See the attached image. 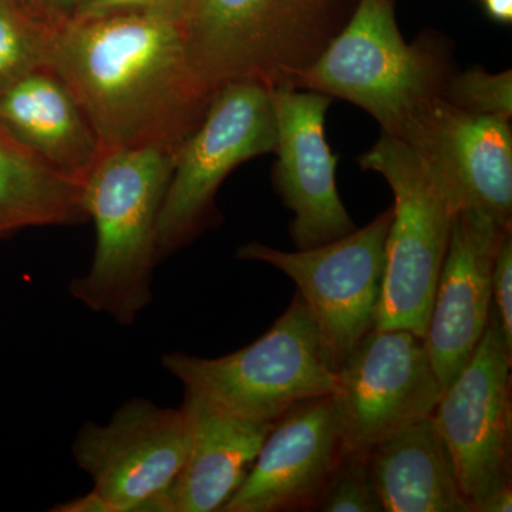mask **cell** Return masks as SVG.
Returning a JSON list of instances; mask_svg holds the SVG:
<instances>
[{"instance_id":"1","label":"cell","mask_w":512,"mask_h":512,"mask_svg":"<svg viewBox=\"0 0 512 512\" xmlns=\"http://www.w3.org/2000/svg\"><path fill=\"white\" fill-rule=\"evenodd\" d=\"M181 3L70 19L53 30L49 66L103 151L150 147L175 154L210 106L215 92L192 66Z\"/></svg>"},{"instance_id":"2","label":"cell","mask_w":512,"mask_h":512,"mask_svg":"<svg viewBox=\"0 0 512 512\" xmlns=\"http://www.w3.org/2000/svg\"><path fill=\"white\" fill-rule=\"evenodd\" d=\"M174 154L158 148L104 150L84 177V207L96 228L87 274L70 293L90 311L130 326L153 301L158 218Z\"/></svg>"},{"instance_id":"3","label":"cell","mask_w":512,"mask_h":512,"mask_svg":"<svg viewBox=\"0 0 512 512\" xmlns=\"http://www.w3.org/2000/svg\"><path fill=\"white\" fill-rule=\"evenodd\" d=\"M448 77L439 50L403 39L390 0H360L292 87L350 101L375 117L382 133L404 141L443 96Z\"/></svg>"},{"instance_id":"4","label":"cell","mask_w":512,"mask_h":512,"mask_svg":"<svg viewBox=\"0 0 512 512\" xmlns=\"http://www.w3.org/2000/svg\"><path fill=\"white\" fill-rule=\"evenodd\" d=\"M332 0H183L188 55L215 92L235 82L293 86L329 40Z\"/></svg>"},{"instance_id":"5","label":"cell","mask_w":512,"mask_h":512,"mask_svg":"<svg viewBox=\"0 0 512 512\" xmlns=\"http://www.w3.org/2000/svg\"><path fill=\"white\" fill-rule=\"evenodd\" d=\"M163 366L184 392L266 423H274L296 403L333 396L338 387V372L318 323L298 293L251 345L215 359L168 353Z\"/></svg>"},{"instance_id":"6","label":"cell","mask_w":512,"mask_h":512,"mask_svg":"<svg viewBox=\"0 0 512 512\" xmlns=\"http://www.w3.org/2000/svg\"><path fill=\"white\" fill-rule=\"evenodd\" d=\"M382 175L394 205L376 329H406L424 338L456 207L412 146L382 133L359 160Z\"/></svg>"},{"instance_id":"7","label":"cell","mask_w":512,"mask_h":512,"mask_svg":"<svg viewBox=\"0 0 512 512\" xmlns=\"http://www.w3.org/2000/svg\"><path fill=\"white\" fill-rule=\"evenodd\" d=\"M271 87L235 82L215 90L197 128L175 151L158 218L160 258L187 247L215 221V195L238 165L274 153Z\"/></svg>"},{"instance_id":"8","label":"cell","mask_w":512,"mask_h":512,"mask_svg":"<svg viewBox=\"0 0 512 512\" xmlns=\"http://www.w3.org/2000/svg\"><path fill=\"white\" fill-rule=\"evenodd\" d=\"M393 210L325 245L286 252L251 242L237 258L275 266L298 286L318 323L336 372L370 330L382 293Z\"/></svg>"},{"instance_id":"9","label":"cell","mask_w":512,"mask_h":512,"mask_svg":"<svg viewBox=\"0 0 512 512\" xmlns=\"http://www.w3.org/2000/svg\"><path fill=\"white\" fill-rule=\"evenodd\" d=\"M184 407L133 399L109 423L84 424L73 456L106 512H168V494L190 447Z\"/></svg>"},{"instance_id":"10","label":"cell","mask_w":512,"mask_h":512,"mask_svg":"<svg viewBox=\"0 0 512 512\" xmlns=\"http://www.w3.org/2000/svg\"><path fill=\"white\" fill-rule=\"evenodd\" d=\"M444 387L423 339L406 329H372L338 369L333 403L343 456L367 458L397 431L426 419Z\"/></svg>"},{"instance_id":"11","label":"cell","mask_w":512,"mask_h":512,"mask_svg":"<svg viewBox=\"0 0 512 512\" xmlns=\"http://www.w3.org/2000/svg\"><path fill=\"white\" fill-rule=\"evenodd\" d=\"M511 365L512 353L490 315L473 356L431 413L470 512L511 484Z\"/></svg>"},{"instance_id":"12","label":"cell","mask_w":512,"mask_h":512,"mask_svg":"<svg viewBox=\"0 0 512 512\" xmlns=\"http://www.w3.org/2000/svg\"><path fill=\"white\" fill-rule=\"evenodd\" d=\"M276 117L274 184L293 212L296 249L328 244L355 231L336 185L338 157L325 136L332 97L301 89L271 87Z\"/></svg>"},{"instance_id":"13","label":"cell","mask_w":512,"mask_h":512,"mask_svg":"<svg viewBox=\"0 0 512 512\" xmlns=\"http://www.w3.org/2000/svg\"><path fill=\"white\" fill-rule=\"evenodd\" d=\"M429 165L457 211L511 228L512 131L507 120L468 113L443 97L404 140Z\"/></svg>"},{"instance_id":"14","label":"cell","mask_w":512,"mask_h":512,"mask_svg":"<svg viewBox=\"0 0 512 512\" xmlns=\"http://www.w3.org/2000/svg\"><path fill=\"white\" fill-rule=\"evenodd\" d=\"M342 458L333 397L296 403L275 421L247 478L221 512L315 510Z\"/></svg>"},{"instance_id":"15","label":"cell","mask_w":512,"mask_h":512,"mask_svg":"<svg viewBox=\"0 0 512 512\" xmlns=\"http://www.w3.org/2000/svg\"><path fill=\"white\" fill-rule=\"evenodd\" d=\"M508 231L480 212H456L423 338L444 389L466 367L490 323L494 259Z\"/></svg>"},{"instance_id":"16","label":"cell","mask_w":512,"mask_h":512,"mask_svg":"<svg viewBox=\"0 0 512 512\" xmlns=\"http://www.w3.org/2000/svg\"><path fill=\"white\" fill-rule=\"evenodd\" d=\"M190 447L168 494V512L222 511L254 466L274 423L245 419L184 392Z\"/></svg>"},{"instance_id":"17","label":"cell","mask_w":512,"mask_h":512,"mask_svg":"<svg viewBox=\"0 0 512 512\" xmlns=\"http://www.w3.org/2000/svg\"><path fill=\"white\" fill-rule=\"evenodd\" d=\"M0 128L43 163L80 180L103 153L82 107L50 66L0 90Z\"/></svg>"},{"instance_id":"18","label":"cell","mask_w":512,"mask_h":512,"mask_svg":"<svg viewBox=\"0 0 512 512\" xmlns=\"http://www.w3.org/2000/svg\"><path fill=\"white\" fill-rule=\"evenodd\" d=\"M367 466L384 512H470L431 416L373 448Z\"/></svg>"},{"instance_id":"19","label":"cell","mask_w":512,"mask_h":512,"mask_svg":"<svg viewBox=\"0 0 512 512\" xmlns=\"http://www.w3.org/2000/svg\"><path fill=\"white\" fill-rule=\"evenodd\" d=\"M84 222V180L43 163L0 128V238Z\"/></svg>"},{"instance_id":"20","label":"cell","mask_w":512,"mask_h":512,"mask_svg":"<svg viewBox=\"0 0 512 512\" xmlns=\"http://www.w3.org/2000/svg\"><path fill=\"white\" fill-rule=\"evenodd\" d=\"M55 28L22 0H0V90L49 66Z\"/></svg>"},{"instance_id":"21","label":"cell","mask_w":512,"mask_h":512,"mask_svg":"<svg viewBox=\"0 0 512 512\" xmlns=\"http://www.w3.org/2000/svg\"><path fill=\"white\" fill-rule=\"evenodd\" d=\"M441 97L468 113L510 121L512 117L511 70L488 73L485 70L473 69L448 77Z\"/></svg>"},{"instance_id":"22","label":"cell","mask_w":512,"mask_h":512,"mask_svg":"<svg viewBox=\"0 0 512 512\" xmlns=\"http://www.w3.org/2000/svg\"><path fill=\"white\" fill-rule=\"evenodd\" d=\"M315 510L322 512L383 511L375 484L370 476L367 458L343 456L320 495Z\"/></svg>"},{"instance_id":"23","label":"cell","mask_w":512,"mask_h":512,"mask_svg":"<svg viewBox=\"0 0 512 512\" xmlns=\"http://www.w3.org/2000/svg\"><path fill=\"white\" fill-rule=\"evenodd\" d=\"M491 318L503 333L505 346L512 353V235L501 239L491 278Z\"/></svg>"},{"instance_id":"24","label":"cell","mask_w":512,"mask_h":512,"mask_svg":"<svg viewBox=\"0 0 512 512\" xmlns=\"http://www.w3.org/2000/svg\"><path fill=\"white\" fill-rule=\"evenodd\" d=\"M183 0H80L73 19H94L119 13L137 12L178 5Z\"/></svg>"},{"instance_id":"25","label":"cell","mask_w":512,"mask_h":512,"mask_svg":"<svg viewBox=\"0 0 512 512\" xmlns=\"http://www.w3.org/2000/svg\"><path fill=\"white\" fill-rule=\"evenodd\" d=\"M43 18L49 20L52 25H62L67 20L73 19L80 0H40Z\"/></svg>"},{"instance_id":"26","label":"cell","mask_w":512,"mask_h":512,"mask_svg":"<svg viewBox=\"0 0 512 512\" xmlns=\"http://www.w3.org/2000/svg\"><path fill=\"white\" fill-rule=\"evenodd\" d=\"M512 485H504L485 497L474 512H511Z\"/></svg>"},{"instance_id":"27","label":"cell","mask_w":512,"mask_h":512,"mask_svg":"<svg viewBox=\"0 0 512 512\" xmlns=\"http://www.w3.org/2000/svg\"><path fill=\"white\" fill-rule=\"evenodd\" d=\"M488 15L498 22L510 23L512 20V0H484Z\"/></svg>"}]
</instances>
